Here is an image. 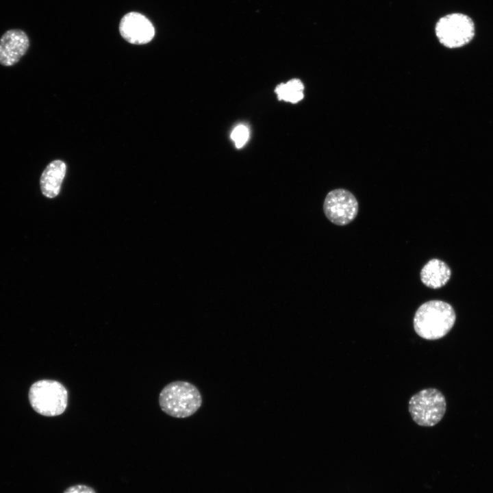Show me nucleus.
I'll return each mask as SVG.
<instances>
[{
  "label": "nucleus",
  "instance_id": "f257e3e1",
  "mask_svg": "<svg viewBox=\"0 0 493 493\" xmlns=\"http://www.w3.org/2000/svg\"><path fill=\"white\" fill-rule=\"evenodd\" d=\"M456 320L453 307L440 300H431L422 304L414 317V328L422 338L438 340L445 336Z\"/></svg>",
  "mask_w": 493,
  "mask_h": 493
},
{
  "label": "nucleus",
  "instance_id": "f03ea898",
  "mask_svg": "<svg viewBox=\"0 0 493 493\" xmlns=\"http://www.w3.org/2000/svg\"><path fill=\"white\" fill-rule=\"evenodd\" d=\"M202 396L193 384L176 381L166 385L159 396V404L166 414L184 418L195 414L202 405Z\"/></svg>",
  "mask_w": 493,
  "mask_h": 493
},
{
  "label": "nucleus",
  "instance_id": "7ed1b4c3",
  "mask_svg": "<svg viewBox=\"0 0 493 493\" xmlns=\"http://www.w3.org/2000/svg\"><path fill=\"white\" fill-rule=\"evenodd\" d=\"M29 399L37 413L45 416H55L65 411L68 392L66 388L57 381L40 380L31 386Z\"/></svg>",
  "mask_w": 493,
  "mask_h": 493
},
{
  "label": "nucleus",
  "instance_id": "20e7f679",
  "mask_svg": "<svg viewBox=\"0 0 493 493\" xmlns=\"http://www.w3.org/2000/svg\"><path fill=\"white\" fill-rule=\"evenodd\" d=\"M446 409L444 394L435 388L424 389L413 395L409 401V412L420 426L433 427L443 418Z\"/></svg>",
  "mask_w": 493,
  "mask_h": 493
},
{
  "label": "nucleus",
  "instance_id": "39448f33",
  "mask_svg": "<svg viewBox=\"0 0 493 493\" xmlns=\"http://www.w3.org/2000/svg\"><path fill=\"white\" fill-rule=\"evenodd\" d=\"M435 34L440 42L449 49L459 48L471 41L475 36V25L466 14L453 13L438 21Z\"/></svg>",
  "mask_w": 493,
  "mask_h": 493
},
{
  "label": "nucleus",
  "instance_id": "423d86ee",
  "mask_svg": "<svg viewBox=\"0 0 493 493\" xmlns=\"http://www.w3.org/2000/svg\"><path fill=\"white\" fill-rule=\"evenodd\" d=\"M358 208L355 197L342 188L329 192L323 204L325 216L337 225H346L353 221L357 214Z\"/></svg>",
  "mask_w": 493,
  "mask_h": 493
},
{
  "label": "nucleus",
  "instance_id": "0eeeda50",
  "mask_svg": "<svg viewBox=\"0 0 493 493\" xmlns=\"http://www.w3.org/2000/svg\"><path fill=\"white\" fill-rule=\"evenodd\" d=\"M119 31L125 40L134 45L148 43L155 36V29L151 22L144 15L134 12L123 17Z\"/></svg>",
  "mask_w": 493,
  "mask_h": 493
},
{
  "label": "nucleus",
  "instance_id": "6e6552de",
  "mask_svg": "<svg viewBox=\"0 0 493 493\" xmlns=\"http://www.w3.org/2000/svg\"><path fill=\"white\" fill-rule=\"evenodd\" d=\"M29 47V39L21 29L6 31L0 38V64L11 66L16 64Z\"/></svg>",
  "mask_w": 493,
  "mask_h": 493
},
{
  "label": "nucleus",
  "instance_id": "1a4fd4ad",
  "mask_svg": "<svg viewBox=\"0 0 493 493\" xmlns=\"http://www.w3.org/2000/svg\"><path fill=\"white\" fill-rule=\"evenodd\" d=\"M66 171V164L60 160H53L47 166L40 179L43 195L53 198L59 194Z\"/></svg>",
  "mask_w": 493,
  "mask_h": 493
},
{
  "label": "nucleus",
  "instance_id": "9d476101",
  "mask_svg": "<svg viewBox=\"0 0 493 493\" xmlns=\"http://www.w3.org/2000/svg\"><path fill=\"white\" fill-rule=\"evenodd\" d=\"M451 270L449 266L439 259L429 260L420 271L422 282L427 287L438 289L449 281Z\"/></svg>",
  "mask_w": 493,
  "mask_h": 493
},
{
  "label": "nucleus",
  "instance_id": "9b49d317",
  "mask_svg": "<svg viewBox=\"0 0 493 493\" xmlns=\"http://www.w3.org/2000/svg\"><path fill=\"white\" fill-rule=\"evenodd\" d=\"M303 90L302 81L299 79H292L279 84L275 91L279 100L296 103L303 99Z\"/></svg>",
  "mask_w": 493,
  "mask_h": 493
},
{
  "label": "nucleus",
  "instance_id": "f8f14e48",
  "mask_svg": "<svg viewBox=\"0 0 493 493\" xmlns=\"http://www.w3.org/2000/svg\"><path fill=\"white\" fill-rule=\"evenodd\" d=\"M230 137L237 148H242L248 140L249 130L246 125H238L233 129Z\"/></svg>",
  "mask_w": 493,
  "mask_h": 493
},
{
  "label": "nucleus",
  "instance_id": "ddd939ff",
  "mask_svg": "<svg viewBox=\"0 0 493 493\" xmlns=\"http://www.w3.org/2000/svg\"><path fill=\"white\" fill-rule=\"evenodd\" d=\"M63 493H96L91 487L86 485H75L68 488Z\"/></svg>",
  "mask_w": 493,
  "mask_h": 493
}]
</instances>
